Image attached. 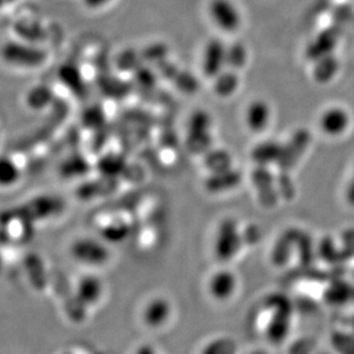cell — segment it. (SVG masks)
Here are the masks:
<instances>
[{
    "instance_id": "cell-1",
    "label": "cell",
    "mask_w": 354,
    "mask_h": 354,
    "mask_svg": "<svg viewBox=\"0 0 354 354\" xmlns=\"http://www.w3.org/2000/svg\"><path fill=\"white\" fill-rule=\"evenodd\" d=\"M243 232L233 218H226L218 225L214 240V254L221 263H228L236 257L243 247Z\"/></svg>"
},
{
    "instance_id": "cell-2",
    "label": "cell",
    "mask_w": 354,
    "mask_h": 354,
    "mask_svg": "<svg viewBox=\"0 0 354 354\" xmlns=\"http://www.w3.org/2000/svg\"><path fill=\"white\" fill-rule=\"evenodd\" d=\"M212 118L205 111H196L188 120L187 147L194 154H204L212 145Z\"/></svg>"
},
{
    "instance_id": "cell-3",
    "label": "cell",
    "mask_w": 354,
    "mask_h": 354,
    "mask_svg": "<svg viewBox=\"0 0 354 354\" xmlns=\"http://www.w3.org/2000/svg\"><path fill=\"white\" fill-rule=\"evenodd\" d=\"M268 305L272 308V315L266 328V336L272 343L277 344L287 337L289 327H290L292 310H291L290 301L279 295L275 296L273 295L268 299Z\"/></svg>"
},
{
    "instance_id": "cell-4",
    "label": "cell",
    "mask_w": 354,
    "mask_h": 354,
    "mask_svg": "<svg viewBox=\"0 0 354 354\" xmlns=\"http://www.w3.org/2000/svg\"><path fill=\"white\" fill-rule=\"evenodd\" d=\"M1 57L14 67L38 68L46 61V53L38 47L24 43H7L1 50Z\"/></svg>"
},
{
    "instance_id": "cell-5",
    "label": "cell",
    "mask_w": 354,
    "mask_h": 354,
    "mask_svg": "<svg viewBox=\"0 0 354 354\" xmlns=\"http://www.w3.org/2000/svg\"><path fill=\"white\" fill-rule=\"evenodd\" d=\"M311 140L312 136L308 129L303 127L295 131L289 140L282 145V153L277 164L279 171L289 172L291 169H294L308 151Z\"/></svg>"
},
{
    "instance_id": "cell-6",
    "label": "cell",
    "mask_w": 354,
    "mask_h": 354,
    "mask_svg": "<svg viewBox=\"0 0 354 354\" xmlns=\"http://www.w3.org/2000/svg\"><path fill=\"white\" fill-rule=\"evenodd\" d=\"M251 183L257 198L265 207H273L280 198L277 177L268 167L256 165L251 172Z\"/></svg>"
},
{
    "instance_id": "cell-7",
    "label": "cell",
    "mask_w": 354,
    "mask_h": 354,
    "mask_svg": "<svg viewBox=\"0 0 354 354\" xmlns=\"http://www.w3.org/2000/svg\"><path fill=\"white\" fill-rule=\"evenodd\" d=\"M71 250L75 261L87 266H101L109 258L107 247L92 237H80L71 244Z\"/></svg>"
},
{
    "instance_id": "cell-8",
    "label": "cell",
    "mask_w": 354,
    "mask_h": 354,
    "mask_svg": "<svg viewBox=\"0 0 354 354\" xmlns=\"http://www.w3.org/2000/svg\"><path fill=\"white\" fill-rule=\"evenodd\" d=\"M211 20L224 32L239 30L242 17L240 10L232 0H211L209 3Z\"/></svg>"
},
{
    "instance_id": "cell-9",
    "label": "cell",
    "mask_w": 354,
    "mask_h": 354,
    "mask_svg": "<svg viewBox=\"0 0 354 354\" xmlns=\"http://www.w3.org/2000/svg\"><path fill=\"white\" fill-rule=\"evenodd\" d=\"M226 47L227 45L217 38L209 40L204 47L202 71L207 78L214 80L226 69Z\"/></svg>"
},
{
    "instance_id": "cell-10",
    "label": "cell",
    "mask_w": 354,
    "mask_h": 354,
    "mask_svg": "<svg viewBox=\"0 0 354 354\" xmlns=\"http://www.w3.org/2000/svg\"><path fill=\"white\" fill-rule=\"evenodd\" d=\"M239 286L237 277L230 270H218L207 281V292L217 301H227L234 296Z\"/></svg>"
},
{
    "instance_id": "cell-11",
    "label": "cell",
    "mask_w": 354,
    "mask_h": 354,
    "mask_svg": "<svg viewBox=\"0 0 354 354\" xmlns=\"http://www.w3.org/2000/svg\"><path fill=\"white\" fill-rule=\"evenodd\" d=\"M339 37H341L339 28L330 27L321 31L320 34L317 35V37L311 40V43L306 47V52H305L306 57L312 62H315L321 57L334 53L339 41Z\"/></svg>"
},
{
    "instance_id": "cell-12",
    "label": "cell",
    "mask_w": 354,
    "mask_h": 354,
    "mask_svg": "<svg viewBox=\"0 0 354 354\" xmlns=\"http://www.w3.org/2000/svg\"><path fill=\"white\" fill-rule=\"evenodd\" d=\"M174 313L172 304L164 297H155L145 305L142 321L147 327L158 329L169 322Z\"/></svg>"
},
{
    "instance_id": "cell-13",
    "label": "cell",
    "mask_w": 354,
    "mask_h": 354,
    "mask_svg": "<svg viewBox=\"0 0 354 354\" xmlns=\"http://www.w3.org/2000/svg\"><path fill=\"white\" fill-rule=\"evenodd\" d=\"M350 127V115L341 107L324 111L320 118L321 130L329 137H339Z\"/></svg>"
},
{
    "instance_id": "cell-14",
    "label": "cell",
    "mask_w": 354,
    "mask_h": 354,
    "mask_svg": "<svg viewBox=\"0 0 354 354\" xmlns=\"http://www.w3.org/2000/svg\"><path fill=\"white\" fill-rule=\"evenodd\" d=\"M245 122L249 130L261 133L266 130L271 122V108L264 100H254L248 106Z\"/></svg>"
},
{
    "instance_id": "cell-15",
    "label": "cell",
    "mask_w": 354,
    "mask_h": 354,
    "mask_svg": "<svg viewBox=\"0 0 354 354\" xmlns=\"http://www.w3.org/2000/svg\"><path fill=\"white\" fill-rule=\"evenodd\" d=\"M282 145L279 141L265 140L256 145L251 151V158L256 165L271 167L277 165L282 153Z\"/></svg>"
},
{
    "instance_id": "cell-16",
    "label": "cell",
    "mask_w": 354,
    "mask_h": 354,
    "mask_svg": "<svg viewBox=\"0 0 354 354\" xmlns=\"http://www.w3.org/2000/svg\"><path fill=\"white\" fill-rule=\"evenodd\" d=\"M241 181H242L241 171L231 167L227 170L211 174L207 181V187L209 191L221 193V192L231 191L239 186Z\"/></svg>"
},
{
    "instance_id": "cell-17",
    "label": "cell",
    "mask_w": 354,
    "mask_h": 354,
    "mask_svg": "<svg viewBox=\"0 0 354 354\" xmlns=\"http://www.w3.org/2000/svg\"><path fill=\"white\" fill-rule=\"evenodd\" d=\"M77 294L84 304L95 305L104 295V284L97 277H85L78 282Z\"/></svg>"
},
{
    "instance_id": "cell-18",
    "label": "cell",
    "mask_w": 354,
    "mask_h": 354,
    "mask_svg": "<svg viewBox=\"0 0 354 354\" xmlns=\"http://www.w3.org/2000/svg\"><path fill=\"white\" fill-rule=\"evenodd\" d=\"M339 71V60L335 53L313 62V78L319 84H327L336 77Z\"/></svg>"
},
{
    "instance_id": "cell-19",
    "label": "cell",
    "mask_w": 354,
    "mask_h": 354,
    "mask_svg": "<svg viewBox=\"0 0 354 354\" xmlns=\"http://www.w3.org/2000/svg\"><path fill=\"white\" fill-rule=\"evenodd\" d=\"M299 236L297 230H289L281 235L280 239L277 241L273 250H272V259L273 263L280 266H283L290 257V254L294 251L292 244L297 242V237Z\"/></svg>"
},
{
    "instance_id": "cell-20",
    "label": "cell",
    "mask_w": 354,
    "mask_h": 354,
    "mask_svg": "<svg viewBox=\"0 0 354 354\" xmlns=\"http://www.w3.org/2000/svg\"><path fill=\"white\" fill-rule=\"evenodd\" d=\"M59 78L61 83L64 84V86L75 95H84L86 92L83 75L80 74V71L76 64H62L59 69Z\"/></svg>"
},
{
    "instance_id": "cell-21",
    "label": "cell",
    "mask_w": 354,
    "mask_h": 354,
    "mask_svg": "<svg viewBox=\"0 0 354 354\" xmlns=\"http://www.w3.org/2000/svg\"><path fill=\"white\" fill-rule=\"evenodd\" d=\"M240 85V77L237 75V71L232 69H224L221 74L214 78V93L218 97H230L236 92Z\"/></svg>"
},
{
    "instance_id": "cell-22",
    "label": "cell",
    "mask_w": 354,
    "mask_h": 354,
    "mask_svg": "<svg viewBox=\"0 0 354 354\" xmlns=\"http://www.w3.org/2000/svg\"><path fill=\"white\" fill-rule=\"evenodd\" d=\"M53 97V92L50 87L46 85H37L28 92L26 102L28 107L32 111H43L52 104Z\"/></svg>"
},
{
    "instance_id": "cell-23",
    "label": "cell",
    "mask_w": 354,
    "mask_h": 354,
    "mask_svg": "<svg viewBox=\"0 0 354 354\" xmlns=\"http://www.w3.org/2000/svg\"><path fill=\"white\" fill-rule=\"evenodd\" d=\"M247 47L241 41H235L226 47V68L239 71L247 64Z\"/></svg>"
},
{
    "instance_id": "cell-24",
    "label": "cell",
    "mask_w": 354,
    "mask_h": 354,
    "mask_svg": "<svg viewBox=\"0 0 354 354\" xmlns=\"http://www.w3.org/2000/svg\"><path fill=\"white\" fill-rule=\"evenodd\" d=\"M17 164L8 156H0V188L12 187L20 179Z\"/></svg>"
},
{
    "instance_id": "cell-25",
    "label": "cell",
    "mask_w": 354,
    "mask_h": 354,
    "mask_svg": "<svg viewBox=\"0 0 354 354\" xmlns=\"http://www.w3.org/2000/svg\"><path fill=\"white\" fill-rule=\"evenodd\" d=\"M205 154V165L211 174L233 167L232 156L224 149H210Z\"/></svg>"
},
{
    "instance_id": "cell-26",
    "label": "cell",
    "mask_w": 354,
    "mask_h": 354,
    "mask_svg": "<svg viewBox=\"0 0 354 354\" xmlns=\"http://www.w3.org/2000/svg\"><path fill=\"white\" fill-rule=\"evenodd\" d=\"M236 346L234 342L228 338H218L216 341L211 342L204 348L202 354H235Z\"/></svg>"
},
{
    "instance_id": "cell-27",
    "label": "cell",
    "mask_w": 354,
    "mask_h": 354,
    "mask_svg": "<svg viewBox=\"0 0 354 354\" xmlns=\"http://www.w3.org/2000/svg\"><path fill=\"white\" fill-rule=\"evenodd\" d=\"M176 82H177L178 87L186 93H195L197 88H198V82H197L196 78L193 75L188 74L186 71L178 73Z\"/></svg>"
},
{
    "instance_id": "cell-28",
    "label": "cell",
    "mask_w": 354,
    "mask_h": 354,
    "mask_svg": "<svg viewBox=\"0 0 354 354\" xmlns=\"http://www.w3.org/2000/svg\"><path fill=\"white\" fill-rule=\"evenodd\" d=\"M104 114L100 107H90L83 115L84 125L86 127H99L104 123Z\"/></svg>"
},
{
    "instance_id": "cell-29",
    "label": "cell",
    "mask_w": 354,
    "mask_h": 354,
    "mask_svg": "<svg viewBox=\"0 0 354 354\" xmlns=\"http://www.w3.org/2000/svg\"><path fill=\"white\" fill-rule=\"evenodd\" d=\"M345 202L351 207H354V170L344 191Z\"/></svg>"
},
{
    "instance_id": "cell-30",
    "label": "cell",
    "mask_w": 354,
    "mask_h": 354,
    "mask_svg": "<svg viewBox=\"0 0 354 354\" xmlns=\"http://www.w3.org/2000/svg\"><path fill=\"white\" fill-rule=\"evenodd\" d=\"M87 3L90 5V6H99V5H102V3H107L108 0H86Z\"/></svg>"
}]
</instances>
